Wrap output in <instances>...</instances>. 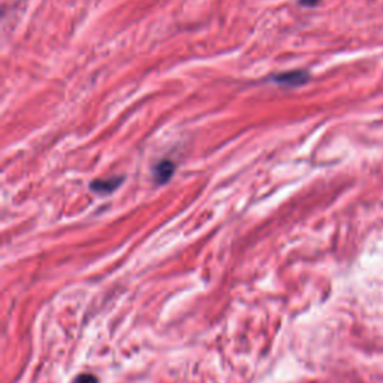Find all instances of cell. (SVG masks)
<instances>
[{
    "mask_svg": "<svg viewBox=\"0 0 383 383\" xmlns=\"http://www.w3.org/2000/svg\"><path fill=\"white\" fill-rule=\"evenodd\" d=\"M298 2L302 6H315V5H317L320 2V0H298Z\"/></svg>",
    "mask_w": 383,
    "mask_h": 383,
    "instance_id": "obj_5",
    "label": "cell"
},
{
    "mask_svg": "<svg viewBox=\"0 0 383 383\" xmlns=\"http://www.w3.org/2000/svg\"><path fill=\"white\" fill-rule=\"evenodd\" d=\"M271 81L283 87H300L310 81V75L305 71H287L271 76Z\"/></svg>",
    "mask_w": 383,
    "mask_h": 383,
    "instance_id": "obj_1",
    "label": "cell"
},
{
    "mask_svg": "<svg viewBox=\"0 0 383 383\" xmlns=\"http://www.w3.org/2000/svg\"><path fill=\"white\" fill-rule=\"evenodd\" d=\"M174 171H175V165L171 160H162L155 166L153 174H155V180L158 185H163V183H166L168 180H171Z\"/></svg>",
    "mask_w": 383,
    "mask_h": 383,
    "instance_id": "obj_3",
    "label": "cell"
},
{
    "mask_svg": "<svg viewBox=\"0 0 383 383\" xmlns=\"http://www.w3.org/2000/svg\"><path fill=\"white\" fill-rule=\"evenodd\" d=\"M76 383H98V380L93 376H81Z\"/></svg>",
    "mask_w": 383,
    "mask_h": 383,
    "instance_id": "obj_4",
    "label": "cell"
},
{
    "mask_svg": "<svg viewBox=\"0 0 383 383\" xmlns=\"http://www.w3.org/2000/svg\"><path fill=\"white\" fill-rule=\"evenodd\" d=\"M123 183V177H106L90 183V189L99 195L113 193Z\"/></svg>",
    "mask_w": 383,
    "mask_h": 383,
    "instance_id": "obj_2",
    "label": "cell"
}]
</instances>
